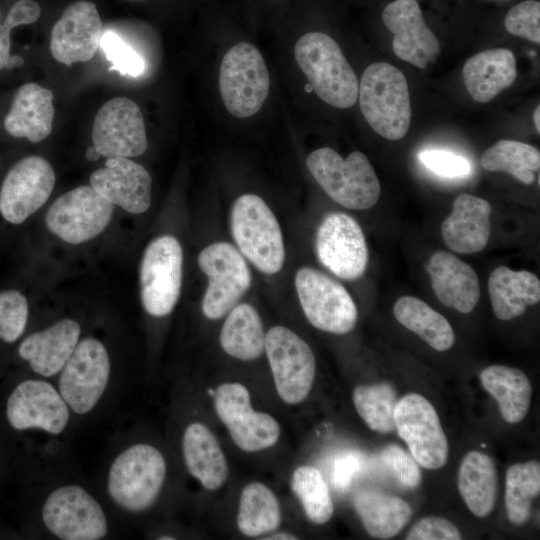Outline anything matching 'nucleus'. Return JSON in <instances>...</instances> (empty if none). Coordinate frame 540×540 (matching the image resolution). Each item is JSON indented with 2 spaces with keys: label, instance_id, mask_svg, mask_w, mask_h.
Here are the masks:
<instances>
[{
  "label": "nucleus",
  "instance_id": "22",
  "mask_svg": "<svg viewBox=\"0 0 540 540\" xmlns=\"http://www.w3.org/2000/svg\"><path fill=\"white\" fill-rule=\"evenodd\" d=\"M152 179L140 164L124 157L108 158L90 176V185L106 200L127 212L140 214L151 204Z\"/></svg>",
  "mask_w": 540,
  "mask_h": 540
},
{
  "label": "nucleus",
  "instance_id": "1",
  "mask_svg": "<svg viewBox=\"0 0 540 540\" xmlns=\"http://www.w3.org/2000/svg\"><path fill=\"white\" fill-rule=\"evenodd\" d=\"M296 62L315 93L336 108H349L358 99L357 76L337 42L321 32L302 35L295 44Z\"/></svg>",
  "mask_w": 540,
  "mask_h": 540
},
{
  "label": "nucleus",
  "instance_id": "19",
  "mask_svg": "<svg viewBox=\"0 0 540 540\" xmlns=\"http://www.w3.org/2000/svg\"><path fill=\"white\" fill-rule=\"evenodd\" d=\"M6 414L16 430L39 428L50 434H60L69 420L68 405L48 382L25 380L10 394Z\"/></svg>",
  "mask_w": 540,
  "mask_h": 540
},
{
  "label": "nucleus",
  "instance_id": "12",
  "mask_svg": "<svg viewBox=\"0 0 540 540\" xmlns=\"http://www.w3.org/2000/svg\"><path fill=\"white\" fill-rule=\"evenodd\" d=\"M114 205L91 185L79 186L60 197L49 207L45 222L62 240L80 244L95 238L109 225Z\"/></svg>",
  "mask_w": 540,
  "mask_h": 540
},
{
  "label": "nucleus",
  "instance_id": "16",
  "mask_svg": "<svg viewBox=\"0 0 540 540\" xmlns=\"http://www.w3.org/2000/svg\"><path fill=\"white\" fill-rule=\"evenodd\" d=\"M319 261L339 278L355 280L368 264V248L357 221L343 212L327 215L316 234Z\"/></svg>",
  "mask_w": 540,
  "mask_h": 540
},
{
  "label": "nucleus",
  "instance_id": "31",
  "mask_svg": "<svg viewBox=\"0 0 540 540\" xmlns=\"http://www.w3.org/2000/svg\"><path fill=\"white\" fill-rule=\"evenodd\" d=\"M483 388L496 400L503 419L511 424L522 421L530 408L532 386L520 369L491 365L480 373Z\"/></svg>",
  "mask_w": 540,
  "mask_h": 540
},
{
  "label": "nucleus",
  "instance_id": "30",
  "mask_svg": "<svg viewBox=\"0 0 540 540\" xmlns=\"http://www.w3.org/2000/svg\"><path fill=\"white\" fill-rule=\"evenodd\" d=\"M459 493L470 512L480 518L493 511L498 476L494 460L480 451H470L462 459L458 471Z\"/></svg>",
  "mask_w": 540,
  "mask_h": 540
},
{
  "label": "nucleus",
  "instance_id": "27",
  "mask_svg": "<svg viewBox=\"0 0 540 540\" xmlns=\"http://www.w3.org/2000/svg\"><path fill=\"white\" fill-rule=\"evenodd\" d=\"M462 73L472 99L488 103L514 83L517 77L515 56L506 48L485 50L469 58Z\"/></svg>",
  "mask_w": 540,
  "mask_h": 540
},
{
  "label": "nucleus",
  "instance_id": "6",
  "mask_svg": "<svg viewBox=\"0 0 540 540\" xmlns=\"http://www.w3.org/2000/svg\"><path fill=\"white\" fill-rule=\"evenodd\" d=\"M270 77L260 51L251 43L240 42L224 55L219 70V90L230 114L246 118L264 104Z\"/></svg>",
  "mask_w": 540,
  "mask_h": 540
},
{
  "label": "nucleus",
  "instance_id": "17",
  "mask_svg": "<svg viewBox=\"0 0 540 540\" xmlns=\"http://www.w3.org/2000/svg\"><path fill=\"white\" fill-rule=\"evenodd\" d=\"M91 135L93 146L107 158L139 156L148 146L141 110L126 97L112 98L100 107Z\"/></svg>",
  "mask_w": 540,
  "mask_h": 540
},
{
  "label": "nucleus",
  "instance_id": "9",
  "mask_svg": "<svg viewBox=\"0 0 540 540\" xmlns=\"http://www.w3.org/2000/svg\"><path fill=\"white\" fill-rule=\"evenodd\" d=\"M265 351L280 398L288 404L302 402L316 373L312 349L290 329L274 326L265 335Z\"/></svg>",
  "mask_w": 540,
  "mask_h": 540
},
{
  "label": "nucleus",
  "instance_id": "21",
  "mask_svg": "<svg viewBox=\"0 0 540 540\" xmlns=\"http://www.w3.org/2000/svg\"><path fill=\"white\" fill-rule=\"evenodd\" d=\"M101 36L102 22L95 4L77 1L65 9L52 28L51 54L67 66L86 62L97 52Z\"/></svg>",
  "mask_w": 540,
  "mask_h": 540
},
{
  "label": "nucleus",
  "instance_id": "37",
  "mask_svg": "<svg viewBox=\"0 0 540 540\" xmlns=\"http://www.w3.org/2000/svg\"><path fill=\"white\" fill-rule=\"evenodd\" d=\"M481 165L488 171L507 172L524 184H532L534 172L540 167V152L523 142L500 140L483 152Z\"/></svg>",
  "mask_w": 540,
  "mask_h": 540
},
{
  "label": "nucleus",
  "instance_id": "49",
  "mask_svg": "<svg viewBox=\"0 0 540 540\" xmlns=\"http://www.w3.org/2000/svg\"><path fill=\"white\" fill-rule=\"evenodd\" d=\"M85 157L88 161L94 162V161H97L101 157V154L97 151V149L94 146H90L87 148L85 152Z\"/></svg>",
  "mask_w": 540,
  "mask_h": 540
},
{
  "label": "nucleus",
  "instance_id": "35",
  "mask_svg": "<svg viewBox=\"0 0 540 540\" xmlns=\"http://www.w3.org/2000/svg\"><path fill=\"white\" fill-rule=\"evenodd\" d=\"M280 522V505L275 494L262 483L245 486L237 515L239 530L246 536H259L275 530Z\"/></svg>",
  "mask_w": 540,
  "mask_h": 540
},
{
  "label": "nucleus",
  "instance_id": "42",
  "mask_svg": "<svg viewBox=\"0 0 540 540\" xmlns=\"http://www.w3.org/2000/svg\"><path fill=\"white\" fill-rule=\"evenodd\" d=\"M504 26L515 36L540 43V3L536 0L523 1L510 9Z\"/></svg>",
  "mask_w": 540,
  "mask_h": 540
},
{
  "label": "nucleus",
  "instance_id": "7",
  "mask_svg": "<svg viewBox=\"0 0 540 540\" xmlns=\"http://www.w3.org/2000/svg\"><path fill=\"white\" fill-rule=\"evenodd\" d=\"M295 287L307 320L322 331L345 334L353 330L358 318L357 307L338 281L309 267L300 268Z\"/></svg>",
  "mask_w": 540,
  "mask_h": 540
},
{
  "label": "nucleus",
  "instance_id": "32",
  "mask_svg": "<svg viewBox=\"0 0 540 540\" xmlns=\"http://www.w3.org/2000/svg\"><path fill=\"white\" fill-rule=\"evenodd\" d=\"M354 507L366 531L379 539L397 535L413 514L404 499L376 490L358 492L354 497Z\"/></svg>",
  "mask_w": 540,
  "mask_h": 540
},
{
  "label": "nucleus",
  "instance_id": "45",
  "mask_svg": "<svg viewBox=\"0 0 540 540\" xmlns=\"http://www.w3.org/2000/svg\"><path fill=\"white\" fill-rule=\"evenodd\" d=\"M419 159L428 169L446 177H463L471 171L467 159L444 150H424Z\"/></svg>",
  "mask_w": 540,
  "mask_h": 540
},
{
  "label": "nucleus",
  "instance_id": "44",
  "mask_svg": "<svg viewBox=\"0 0 540 540\" xmlns=\"http://www.w3.org/2000/svg\"><path fill=\"white\" fill-rule=\"evenodd\" d=\"M41 14L39 4L32 0H19L11 7L5 22L0 24V69L5 68L10 56V32L19 25L31 24Z\"/></svg>",
  "mask_w": 540,
  "mask_h": 540
},
{
  "label": "nucleus",
  "instance_id": "51",
  "mask_svg": "<svg viewBox=\"0 0 540 540\" xmlns=\"http://www.w3.org/2000/svg\"><path fill=\"white\" fill-rule=\"evenodd\" d=\"M540 106L538 105L534 111V125L537 133H540Z\"/></svg>",
  "mask_w": 540,
  "mask_h": 540
},
{
  "label": "nucleus",
  "instance_id": "52",
  "mask_svg": "<svg viewBox=\"0 0 540 540\" xmlns=\"http://www.w3.org/2000/svg\"><path fill=\"white\" fill-rule=\"evenodd\" d=\"M159 539H160V540H168V539H169V540H173L174 537L163 536V537H160Z\"/></svg>",
  "mask_w": 540,
  "mask_h": 540
},
{
  "label": "nucleus",
  "instance_id": "2",
  "mask_svg": "<svg viewBox=\"0 0 540 540\" xmlns=\"http://www.w3.org/2000/svg\"><path fill=\"white\" fill-rule=\"evenodd\" d=\"M361 112L380 136L399 140L408 132L411 105L406 77L387 62L369 65L358 88Z\"/></svg>",
  "mask_w": 540,
  "mask_h": 540
},
{
  "label": "nucleus",
  "instance_id": "20",
  "mask_svg": "<svg viewBox=\"0 0 540 540\" xmlns=\"http://www.w3.org/2000/svg\"><path fill=\"white\" fill-rule=\"evenodd\" d=\"M382 21L394 35L395 55L420 69L434 63L440 54V43L426 25L416 0H396L382 13Z\"/></svg>",
  "mask_w": 540,
  "mask_h": 540
},
{
  "label": "nucleus",
  "instance_id": "11",
  "mask_svg": "<svg viewBox=\"0 0 540 540\" xmlns=\"http://www.w3.org/2000/svg\"><path fill=\"white\" fill-rule=\"evenodd\" d=\"M200 269L208 277L202 311L209 319L228 313L248 290L251 274L243 256L227 242L204 248L198 256Z\"/></svg>",
  "mask_w": 540,
  "mask_h": 540
},
{
  "label": "nucleus",
  "instance_id": "24",
  "mask_svg": "<svg viewBox=\"0 0 540 540\" xmlns=\"http://www.w3.org/2000/svg\"><path fill=\"white\" fill-rule=\"evenodd\" d=\"M491 210L490 203L482 198L470 194L459 195L441 226L445 244L461 254L482 251L490 237Z\"/></svg>",
  "mask_w": 540,
  "mask_h": 540
},
{
  "label": "nucleus",
  "instance_id": "29",
  "mask_svg": "<svg viewBox=\"0 0 540 540\" xmlns=\"http://www.w3.org/2000/svg\"><path fill=\"white\" fill-rule=\"evenodd\" d=\"M182 447L189 472L206 489L216 490L224 484L227 461L216 437L204 424L194 422L187 426Z\"/></svg>",
  "mask_w": 540,
  "mask_h": 540
},
{
  "label": "nucleus",
  "instance_id": "39",
  "mask_svg": "<svg viewBox=\"0 0 540 540\" xmlns=\"http://www.w3.org/2000/svg\"><path fill=\"white\" fill-rule=\"evenodd\" d=\"M291 488L302 503L310 521L328 522L334 512L333 502L321 472L313 466H300L292 475Z\"/></svg>",
  "mask_w": 540,
  "mask_h": 540
},
{
  "label": "nucleus",
  "instance_id": "23",
  "mask_svg": "<svg viewBox=\"0 0 540 540\" xmlns=\"http://www.w3.org/2000/svg\"><path fill=\"white\" fill-rule=\"evenodd\" d=\"M432 289L439 301L460 313H470L480 298L475 270L447 251L434 253L427 265Z\"/></svg>",
  "mask_w": 540,
  "mask_h": 540
},
{
  "label": "nucleus",
  "instance_id": "33",
  "mask_svg": "<svg viewBox=\"0 0 540 540\" xmlns=\"http://www.w3.org/2000/svg\"><path fill=\"white\" fill-rule=\"evenodd\" d=\"M393 314L400 324L437 351H446L455 342L448 320L419 298L400 297L393 306Z\"/></svg>",
  "mask_w": 540,
  "mask_h": 540
},
{
  "label": "nucleus",
  "instance_id": "15",
  "mask_svg": "<svg viewBox=\"0 0 540 540\" xmlns=\"http://www.w3.org/2000/svg\"><path fill=\"white\" fill-rule=\"evenodd\" d=\"M42 518L46 527L64 540H98L107 534L100 504L77 485L55 489L43 505Z\"/></svg>",
  "mask_w": 540,
  "mask_h": 540
},
{
  "label": "nucleus",
  "instance_id": "48",
  "mask_svg": "<svg viewBox=\"0 0 540 540\" xmlns=\"http://www.w3.org/2000/svg\"><path fill=\"white\" fill-rule=\"evenodd\" d=\"M24 64V59L19 55H10L5 65L6 69L20 68Z\"/></svg>",
  "mask_w": 540,
  "mask_h": 540
},
{
  "label": "nucleus",
  "instance_id": "4",
  "mask_svg": "<svg viewBox=\"0 0 540 540\" xmlns=\"http://www.w3.org/2000/svg\"><path fill=\"white\" fill-rule=\"evenodd\" d=\"M232 236L242 254L263 273L280 271L285 258L283 237L273 212L254 194L238 197L231 210Z\"/></svg>",
  "mask_w": 540,
  "mask_h": 540
},
{
  "label": "nucleus",
  "instance_id": "13",
  "mask_svg": "<svg viewBox=\"0 0 540 540\" xmlns=\"http://www.w3.org/2000/svg\"><path fill=\"white\" fill-rule=\"evenodd\" d=\"M110 375L106 348L95 338L78 342L62 368L59 392L77 414L90 412L103 395Z\"/></svg>",
  "mask_w": 540,
  "mask_h": 540
},
{
  "label": "nucleus",
  "instance_id": "28",
  "mask_svg": "<svg viewBox=\"0 0 540 540\" xmlns=\"http://www.w3.org/2000/svg\"><path fill=\"white\" fill-rule=\"evenodd\" d=\"M488 292L495 316L504 321L523 315L540 301V281L526 270L495 268L488 278Z\"/></svg>",
  "mask_w": 540,
  "mask_h": 540
},
{
  "label": "nucleus",
  "instance_id": "41",
  "mask_svg": "<svg viewBox=\"0 0 540 540\" xmlns=\"http://www.w3.org/2000/svg\"><path fill=\"white\" fill-rule=\"evenodd\" d=\"M99 47L112 63L110 71L115 70L131 77H138L144 72L143 57L117 33L110 30L102 33Z\"/></svg>",
  "mask_w": 540,
  "mask_h": 540
},
{
  "label": "nucleus",
  "instance_id": "46",
  "mask_svg": "<svg viewBox=\"0 0 540 540\" xmlns=\"http://www.w3.org/2000/svg\"><path fill=\"white\" fill-rule=\"evenodd\" d=\"M407 540H460L462 534L449 520L428 516L417 521L409 530Z\"/></svg>",
  "mask_w": 540,
  "mask_h": 540
},
{
  "label": "nucleus",
  "instance_id": "34",
  "mask_svg": "<svg viewBox=\"0 0 540 540\" xmlns=\"http://www.w3.org/2000/svg\"><path fill=\"white\" fill-rule=\"evenodd\" d=\"M223 350L240 360H254L265 350V333L259 314L249 304L231 309L220 333Z\"/></svg>",
  "mask_w": 540,
  "mask_h": 540
},
{
  "label": "nucleus",
  "instance_id": "14",
  "mask_svg": "<svg viewBox=\"0 0 540 540\" xmlns=\"http://www.w3.org/2000/svg\"><path fill=\"white\" fill-rule=\"evenodd\" d=\"M213 395L219 419L241 450L256 452L278 441V422L271 415L252 409L250 393L245 386L240 383H224Z\"/></svg>",
  "mask_w": 540,
  "mask_h": 540
},
{
  "label": "nucleus",
  "instance_id": "40",
  "mask_svg": "<svg viewBox=\"0 0 540 540\" xmlns=\"http://www.w3.org/2000/svg\"><path fill=\"white\" fill-rule=\"evenodd\" d=\"M28 302L18 290L0 292V339L15 342L24 332L28 320Z\"/></svg>",
  "mask_w": 540,
  "mask_h": 540
},
{
  "label": "nucleus",
  "instance_id": "43",
  "mask_svg": "<svg viewBox=\"0 0 540 540\" xmlns=\"http://www.w3.org/2000/svg\"><path fill=\"white\" fill-rule=\"evenodd\" d=\"M379 458L402 486L414 489L420 484L422 474L419 464L401 447L388 445L380 451Z\"/></svg>",
  "mask_w": 540,
  "mask_h": 540
},
{
  "label": "nucleus",
  "instance_id": "8",
  "mask_svg": "<svg viewBox=\"0 0 540 540\" xmlns=\"http://www.w3.org/2000/svg\"><path fill=\"white\" fill-rule=\"evenodd\" d=\"M182 263L175 237L159 236L148 244L140 266L141 301L148 314L162 317L173 310L180 295Z\"/></svg>",
  "mask_w": 540,
  "mask_h": 540
},
{
  "label": "nucleus",
  "instance_id": "38",
  "mask_svg": "<svg viewBox=\"0 0 540 540\" xmlns=\"http://www.w3.org/2000/svg\"><path fill=\"white\" fill-rule=\"evenodd\" d=\"M398 399L394 387L387 382L357 386L353 403L367 426L376 432L395 431L394 411Z\"/></svg>",
  "mask_w": 540,
  "mask_h": 540
},
{
  "label": "nucleus",
  "instance_id": "25",
  "mask_svg": "<svg viewBox=\"0 0 540 540\" xmlns=\"http://www.w3.org/2000/svg\"><path fill=\"white\" fill-rule=\"evenodd\" d=\"M81 328L73 319H63L26 337L18 348L34 372L44 377L57 374L78 344Z\"/></svg>",
  "mask_w": 540,
  "mask_h": 540
},
{
  "label": "nucleus",
  "instance_id": "36",
  "mask_svg": "<svg viewBox=\"0 0 540 540\" xmlns=\"http://www.w3.org/2000/svg\"><path fill=\"white\" fill-rule=\"evenodd\" d=\"M505 507L509 521L524 525L540 493V464L536 460L511 465L506 472Z\"/></svg>",
  "mask_w": 540,
  "mask_h": 540
},
{
  "label": "nucleus",
  "instance_id": "3",
  "mask_svg": "<svg viewBox=\"0 0 540 540\" xmlns=\"http://www.w3.org/2000/svg\"><path fill=\"white\" fill-rule=\"evenodd\" d=\"M306 166L327 195L354 210L374 206L380 196V182L365 154L354 151L346 159L324 147L311 152Z\"/></svg>",
  "mask_w": 540,
  "mask_h": 540
},
{
  "label": "nucleus",
  "instance_id": "10",
  "mask_svg": "<svg viewBox=\"0 0 540 540\" xmlns=\"http://www.w3.org/2000/svg\"><path fill=\"white\" fill-rule=\"evenodd\" d=\"M394 422L399 437L419 465L440 469L447 463L448 440L428 399L418 393L403 396L395 407Z\"/></svg>",
  "mask_w": 540,
  "mask_h": 540
},
{
  "label": "nucleus",
  "instance_id": "50",
  "mask_svg": "<svg viewBox=\"0 0 540 540\" xmlns=\"http://www.w3.org/2000/svg\"><path fill=\"white\" fill-rule=\"evenodd\" d=\"M265 539H268V540H293V539H298L295 535L293 534H290V533H277V534H274V535H271Z\"/></svg>",
  "mask_w": 540,
  "mask_h": 540
},
{
  "label": "nucleus",
  "instance_id": "5",
  "mask_svg": "<svg viewBox=\"0 0 540 540\" xmlns=\"http://www.w3.org/2000/svg\"><path fill=\"white\" fill-rule=\"evenodd\" d=\"M166 476L161 452L148 444H135L113 461L108 474V492L120 507L139 512L157 499Z\"/></svg>",
  "mask_w": 540,
  "mask_h": 540
},
{
  "label": "nucleus",
  "instance_id": "26",
  "mask_svg": "<svg viewBox=\"0 0 540 540\" xmlns=\"http://www.w3.org/2000/svg\"><path fill=\"white\" fill-rule=\"evenodd\" d=\"M54 119L53 93L36 83L20 86L4 119L5 130L38 143L49 136Z\"/></svg>",
  "mask_w": 540,
  "mask_h": 540
},
{
  "label": "nucleus",
  "instance_id": "18",
  "mask_svg": "<svg viewBox=\"0 0 540 540\" xmlns=\"http://www.w3.org/2000/svg\"><path fill=\"white\" fill-rule=\"evenodd\" d=\"M55 184L51 164L40 156H27L14 164L0 188V214L11 224H21L41 208Z\"/></svg>",
  "mask_w": 540,
  "mask_h": 540
},
{
  "label": "nucleus",
  "instance_id": "47",
  "mask_svg": "<svg viewBox=\"0 0 540 540\" xmlns=\"http://www.w3.org/2000/svg\"><path fill=\"white\" fill-rule=\"evenodd\" d=\"M361 468V459L358 454L346 453L339 456L334 463L333 483L339 490H346L354 476Z\"/></svg>",
  "mask_w": 540,
  "mask_h": 540
}]
</instances>
